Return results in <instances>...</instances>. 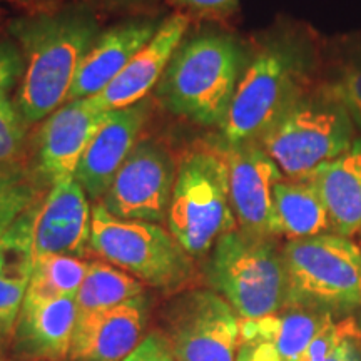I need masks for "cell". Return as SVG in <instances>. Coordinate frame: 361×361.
I'll use <instances>...</instances> for the list:
<instances>
[{
    "label": "cell",
    "instance_id": "obj_1",
    "mask_svg": "<svg viewBox=\"0 0 361 361\" xmlns=\"http://www.w3.org/2000/svg\"><path fill=\"white\" fill-rule=\"evenodd\" d=\"M20 47L24 71L16 106L27 124L47 119L64 106L79 66L99 37V25L85 7L34 13L8 25Z\"/></svg>",
    "mask_w": 361,
    "mask_h": 361
},
{
    "label": "cell",
    "instance_id": "obj_2",
    "mask_svg": "<svg viewBox=\"0 0 361 361\" xmlns=\"http://www.w3.org/2000/svg\"><path fill=\"white\" fill-rule=\"evenodd\" d=\"M243 62L241 47L226 34L183 40L157 84V99L176 116L221 126L243 75Z\"/></svg>",
    "mask_w": 361,
    "mask_h": 361
},
{
    "label": "cell",
    "instance_id": "obj_3",
    "mask_svg": "<svg viewBox=\"0 0 361 361\" xmlns=\"http://www.w3.org/2000/svg\"><path fill=\"white\" fill-rule=\"evenodd\" d=\"M166 224L192 259L204 258L224 234L238 228L224 147L194 146L184 152Z\"/></svg>",
    "mask_w": 361,
    "mask_h": 361
},
{
    "label": "cell",
    "instance_id": "obj_4",
    "mask_svg": "<svg viewBox=\"0 0 361 361\" xmlns=\"http://www.w3.org/2000/svg\"><path fill=\"white\" fill-rule=\"evenodd\" d=\"M206 281L241 319H258L286 305L288 279L283 250L274 238L252 236L236 228L209 252Z\"/></svg>",
    "mask_w": 361,
    "mask_h": 361
},
{
    "label": "cell",
    "instance_id": "obj_5",
    "mask_svg": "<svg viewBox=\"0 0 361 361\" xmlns=\"http://www.w3.org/2000/svg\"><path fill=\"white\" fill-rule=\"evenodd\" d=\"M90 252L154 290L178 293L194 276V259L164 224L119 219L99 201L92 204Z\"/></svg>",
    "mask_w": 361,
    "mask_h": 361
},
{
    "label": "cell",
    "instance_id": "obj_6",
    "mask_svg": "<svg viewBox=\"0 0 361 361\" xmlns=\"http://www.w3.org/2000/svg\"><path fill=\"white\" fill-rule=\"evenodd\" d=\"M283 261L286 305L308 306L333 316L361 306V250L348 238L324 233L290 239L283 247Z\"/></svg>",
    "mask_w": 361,
    "mask_h": 361
},
{
    "label": "cell",
    "instance_id": "obj_7",
    "mask_svg": "<svg viewBox=\"0 0 361 361\" xmlns=\"http://www.w3.org/2000/svg\"><path fill=\"white\" fill-rule=\"evenodd\" d=\"M351 139V119L338 104L298 97L256 142L288 179L301 180L345 154Z\"/></svg>",
    "mask_w": 361,
    "mask_h": 361
},
{
    "label": "cell",
    "instance_id": "obj_8",
    "mask_svg": "<svg viewBox=\"0 0 361 361\" xmlns=\"http://www.w3.org/2000/svg\"><path fill=\"white\" fill-rule=\"evenodd\" d=\"M301 62L288 45L261 51L243 72L221 123L224 146L256 142L298 97Z\"/></svg>",
    "mask_w": 361,
    "mask_h": 361
},
{
    "label": "cell",
    "instance_id": "obj_9",
    "mask_svg": "<svg viewBox=\"0 0 361 361\" xmlns=\"http://www.w3.org/2000/svg\"><path fill=\"white\" fill-rule=\"evenodd\" d=\"M156 331L176 361H236L241 318L211 288L180 290L162 305Z\"/></svg>",
    "mask_w": 361,
    "mask_h": 361
},
{
    "label": "cell",
    "instance_id": "obj_10",
    "mask_svg": "<svg viewBox=\"0 0 361 361\" xmlns=\"http://www.w3.org/2000/svg\"><path fill=\"white\" fill-rule=\"evenodd\" d=\"M176 173L178 164L168 149L144 139L135 144L99 202L119 219L164 224Z\"/></svg>",
    "mask_w": 361,
    "mask_h": 361
},
{
    "label": "cell",
    "instance_id": "obj_11",
    "mask_svg": "<svg viewBox=\"0 0 361 361\" xmlns=\"http://www.w3.org/2000/svg\"><path fill=\"white\" fill-rule=\"evenodd\" d=\"M223 147L238 228L252 236H279L274 188L284 179L281 169L258 142Z\"/></svg>",
    "mask_w": 361,
    "mask_h": 361
},
{
    "label": "cell",
    "instance_id": "obj_12",
    "mask_svg": "<svg viewBox=\"0 0 361 361\" xmlns=\"http://www.w3.org/2000/svg\"><path fill=\"white\" fill-rule=\"evenodd\" d=\"M151 296L79 313L67 361H124L141 345L151 319Z\"/></svg>",
    "mask_w": 361,
    "mask_h": 361
},
{
    "label": "cell",
    "instance_id": "obj_13",
    "mask_svg": "<svg viewBox=\"0 0 361 361\" xmlns=\"http://www.w3.org/2000/svg\"><path fill=\"white\" fill-rule=\"evenodd\" d=\"M92 206L74 178L54 183L39 201L34 218V258L62 255L84 258L90 252Z\"/></svg>",
    "mask_w": 361,
    "mask_h": 361
},
{
    "label": "cell",
    "instance_id": "obj_14",
    "mask_svg": "<svg viewBox=\"0 0 361 361\" xmlns=\"http://www.w3.org/2000/svg\"><path fill=\"white\" fill-rule=\"evenodd\" d=\"M107 111H101L89 99L66 102L47 119L37 135L35 176L49 183L74 178L80 157L101 128Z\"/></svg>",
    "mask_w": 361,
    "mask_h": 361
},
{
    "label": "cell",
    "instance_id": "obj_15",
    "mask_svg": "<svg viewBox=\"0 0 361 361\" xmlns=\"http://www.w3.org/2000/svg\"><path fill=\"white\" fill-rule=\"evenodd\" d=\"M329 322L331 313L293 305L263 318L241 319L236 361H300Z\"/></svg>",
    "mask_w": 361,
    "mask_h": 361
},
{
    "label": "cell",
    "instance_id": "obj_16",
    "mask_svg": "<svg viewBox=\"0 0 361 361\" xmlns=\"http://www.w3.org/2000/svg\"><path fill=\"white\" fill-rule=\"evenodd\" d=\"M149 111L151 106L144 99L129 107L107 112L74 173V179L82 186L90 201H101L107 192L117 171L139 142Z\"/></svg>",
    "mask_w": 361,
    "mask_h": 361
},
{
    "label": "cell",
    "instance_id": "obj_17",
    "mask_svg": "<svg viewBox=\"0 0 361 361\" xmlns=\"http://www.w3.org/2000/svg\"><path fill=\"white\" fill-rule=\"evenodd\" d=\"M188 29L189 16L186 13L176 12L166 17L154 37L130 59L124 71L102 92L89 97V102L97 109L109 112L144 101L149 90L159 84Z\"/></svg>",
    "mask_w": 361,
    "mask_h": 361
},
{
    "label": "cell",
    "instance_id": "obj_18",
    "mask_svg": "<svg viewBox=\"0 0 361 361\" xmlns=\"http://www.w3.org/2000/svg\"><path fill=\"white\" fill-rule=\"evenodd\" d=\"M74 298L25 295L12 331V348L22 361H67L78 322Z\"/></svg>",
    "mask_w": 361,
    "mask_h": 361
},
{
    "label": "cell",
    "instance_id": "obj_19",
    "mask_svg": "<svg viewBox=\"0 0 361 361\" xmlns=\"http://www.w3.org/2000/svg\"><path fill=\"white\" fill-rule=\"evenodd\" d=\"M161 22L157 19H130L99 34L82 64L79 66L66 102L97 96L114 80L130 59L154 37Z\"/></svg>",
    "mask_w": 361,
    "mask_h": 361
},
{
    "label": "cell",
    "instance_id": "obj_20",
    "mask_svg": "<svg viewBox=\"0 0 361 361\" xmlns=\"http://www.w3.org/2000/svg\"><path fill=\"white\" fill-rule=\"evenodd\" d=\"M39 201L0 234V345L11 341L34 269V218Z\"/></svg>",
    "mask_w": 361,
    "mask_h": 361
},
{
    "label": "cell",
    "instance_id": "obj_21",
    "mask_svg": "<svg viewBox=\"0 0 361 361\" xmlns=\"http://www.w3.org/2000/svg\"><path fill=\"white\" fill-rule=\"evenodd\" d=\"M308 180L326 207L333 233L348 238L361 231V142L319 166Z\"/></svg>",
    "mask_w": 361,
    "mask_h": 361
},
{
    "label": "cell",
    "instance_id": "obj_22",
    "mask_svg": "<svg viewBox=\"0 0 361 361\" xmlns=\"http://www.w3.org/2000/svg\"><path fill=\"white\" fill-rule=\"evenodd\" d=\"M279 236L311 238L333 231L322 197L308 179L281 180L274 188Z\"/></svg>",
    "mask_w": 361,
    "mask_h": 361
},
{
    "label": "cell",
    "instance_id": "obj_23",
    "mask_svg": "<svg viewBox=\"0 0 361 361\" xmlns=\"http://www.w3.org/2000/svg\"><path fill=\"white\" fill-rule=\"evenodd\" d=\"M141 295H146V286L141 281L126 271L97 259L89 261L87 273L75 296V303L79 313H89L123 305Z\"/></svg>",
    "mask_w": 361,
    "mask_h": 361
},
{
    "label": "cell",
    "instance_id": "obj_24",
    "mask_svg": "<svg viewBox=\"0 0 361 361\" xmlns=\"http://www.w3.org/2000/svg\"><path fill=\"white\" fill-rule=\"evenodd\" d=\"M89 261L62 255L34 258L32 278L27 295L42 298H74L87 273Z\"/></svg>",
    "mask_w": 361,
    "mask_h": 361
},
{
    "label": "cell",
    "instance_id": "obj_25",
    "mask_svg": "<svg viewBox=\"0 0 361 361\" xmlns=\"http://www.w3.org/2000/svg\"><path fill=\"white\" fill-rule=\"evenodd\" d=\"M37 178L24 166L0 168V234L37 202Z\"/></svg>",
    "mask_w": 361,
    "mask_h": 361
},
{
    "label": "cell",
    "instance_id": "obj_26",
    "mask_svg": "<svg viewBox=\"0 0 361 361\" xmlns=\"http://www.w3.org/2000/svg\"><path fill=\"white\" fill-rule=\"evenodd\" d=\"M25 121L6 92H0V168L22 164Z\"/></svg>",
    "mask_w": 361,
    "mask_h": 361
},
{
    "label": "cell",
    "instance_id": "obj_27",
    "mask_svg": "<svg viewBox=\"0 0 361 361\" xmlns=\"http://www.w3.org/2000/svg\"><path fill=\"white\" fill-rule=\"evenodd\" d=\"M323 97L338 104L348 114L351 123L361 129V62L340 72L323 89Z\"/></svg>",
    "mask_w": 361,
    "mask_h": 361
},
{
    "label": "cell",
    "instance_id": "obj_28",
    "mask_svg": "<svg viewBox=\"0 0 361 361\" xmlns=\"http://www.w3.org/2000/svg\"><path fill=\"white\" fill-rule=\"evenodd\" d=\"M360 333L358 322L355 318H345L341 322H329L322 331L310 341L308 348L301 355L300 361H326L335 353L343 340Z\"/></svg>",
    "mask_w": 361,
    "mask_h": 361
},
{
    "label": "cell",
    "instance_id": "obj_29",
    "mask_svg": "<svg viewBox=\"0 0 361 361\" xmlns=\"http://www.w3.org/2000/svg\"><path fill=\"white\" fill-rule=\"evenodd\" d=\"M186 16H196L200 19L224 20L238 11L239 0H169Z\"/></svg>",
    "mask_w": 361,
    "mask_h": 361
},
{
    "label": "cell",
    "instance_id": "obj_30",
    "mask_svg": "<svg viewBox=\"0 0 361 361\" xmlns=\"http://www.w3.org/2000/svg\"><path fill=\"white\" fill-rule=\"evenodd\" d=\"M24 71V61L17 45L0 40V92H6L19 82Z\"/></svg>",
    "mask_w": 361,
    "mask_h": 361
},
{
    "label": "cell",
    "instance_id": "obj_31",
    "mask_svg": "<svg viewBox=\"0 0 361 361\" xmlns=\"http://www.w3.org/2000/svg\"><path fill=\"white\" fill-rule=\"evenodd\" d=\"M124 361H176V358L166 345L164 338L152 329Z\"/></svg>",
    "mask_w": 361,
    "mask_h": 361
},
{
    "label": "cell",
    "instance_id": "obj_32",
    "mask_svg": "<svg viewBox=\"0 0 361 361\" xmlns=\"http://www.w3.org/2000/svg\"><path fill=\"white\" fill-rule=\"evenodd\" d=\"M326 361H361V336L360 333L343 340L335 353Z\"/></svg>",
    "mask_w": 361,
    "mask_h": 361
},
{
    "label": "cell",
    "instance_id": "obj_33",
    "mask_svg": "<svg viewBox=\"0 0 361 361\" xmlns=\"http://www.w3.org/2000/svg\"><path fill=\"white\" fill-rule=\"evenodd\" d=\"M111 2L117 4V6H141V4H147L151 0H111Z\"/></svg>",
    "mask_w": 361,
    "mask_h": 361
},
{
    "label": "cell",
    "instance_id": "obj_34",
    "mask_svg": "<svg viewBox=\"0 0 361 361\" xmlns=\"http://www.w3.org/2000/svg\"><path fill=\"white\" fill-rule=\"evenodd\" d=\"M0 361H7L6 351H4V348H2V345H0Z\"/></svg>",
    "mask_w": 361,
    "mask_h": 361
},
{
    "label": "cell",
    "instance_id": "obj_35",
    "mask_svg": "<svg viewBox=\"0 0 361 361\" xmlns=\"http://www.w3.org/2000/svg\"><path fill=\"white\" fill-rule=\"evenodd\" d=\"M356 322H358V328H360V336H361V313H360V318L356 319Z\"/></svg>",
    "mask_w": 361,
    "mask_h": 361
},
{
    "label": "cell",
    "instance_id": "obj_36",
    "mask_svg": "<svg viewBox=\"0 0 361 361\" xmlns=\"http://www.w3.org/2000/svg\"><path fill=\"white\" fill-rule=\"evenodd\" d=\"M7 361H8V360H7ZM20 361H22V360H20Z\"/></svg>",
    "mask_w": 361,
    "mask_h": 361
}]
</instances>
